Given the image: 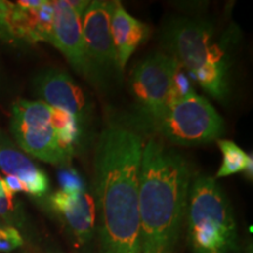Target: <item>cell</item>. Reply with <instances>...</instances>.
Instances as JSON below:
<instances>
[{
    "label": "cell",
    "instance_id": "cell-11",
    "mask_svg": "<svg viewBox=\"0 0 253 253\" xmlns=\"http://www.w3.org/2000/svg\"><path fill=\"white\" fill-rule=\"evenodd\" d=\"M49 207L66 224L79 244H87L93 238L96 210L94 197L87 191L67 194L58 190L49 196Z\"/></svg>",
    "mask_w": 253,
    "mask_h": 253
},
{
    "label": "cell",
    "instance_id": "cell-17",
    "mask_svg": "<svg viewBox=\"0 0 253 253\" xmlns=\"http://www.w3.org/2000/svg\"><path fill=\"white\" fill-rule=\"evenodd\" d=\"M23 244V237L14 226H0V252H11Z\"/></svg>",
    "mask_w": 253,
    "mask_h": 253
},
{
    "label": "cell",
    "instance_id": "cell-2",
    "mask_svg": "<svg viewBox=\"0 0 253 253\" xmlns=\"http://www.w3.org/2000/svg\"><path fill=\"white\" fill-rule=\"evenodd\" d=\"M191 168L178 151L149 138L138 184L141 253H175L186 216Z\"/></svg>",
    "mask_w": 253,
    "mask_h": 253
},
{
    "label": "cell",
    "instance_id": "cell-10",
    "mask_svg": "<svg viewBox=\"0 0 253 253\" xmlns=\"http://www.w3.org/2000/svg\"><path fill=\"white\" fill-rule=\"evenodd\" d=\"M54 18L52 26V42L65 56L79 75L91 81L88 66L86 47L82 34L81 17L69 4V0L53 1Z\"/></svg>",
    "mask_w": 253,
    "mask_h": 253
},
{
    "label": "cell",
    "instance_id": "cell-13",
    "mask_svg": "<svg viewBox=\"0 0 253 253\" xmlns=\"http://www.w3.org/2000/svg\"><path fill=\"white\" fill-rule=\"evenodd\" d=\"M110 32L116 72L122 74L132 53L149 37V27L129 14L121 2L115 1L110 15Z\"/></svg>",
    "mask_w": 253,
    "mask_h": 253
},
{
    "label": "cell",
    "instance_id": "cell-9",
    "mask_svg": "<svg viewBox=\"0 0 253 253\" xmlns=\"http://www.w3.org/2000/svg\"><path fill=\"white\" fill-rule=\"evenodd\" d=\"M33 90L41 102L73 116L84 128L89 125L91 108L84 91L67 72L56 67L40 71L33 78Z\"/></svg>",
    "mask_w": 253,
    "mask_h": 253
},
{
    "label": "cell",
    "instance_id": "cell-12",
    "mask_svg": "<svg viewBox=\"0 0 253 253\" xmlns=\"http://www.w3.org/2000/svg\"><path fill=\"white\" fill-rule=\"evenodd\" d=\"M0 170L6 176L17 177L25 184L26 194L42 197L49 190L46 172L37 166L27 154L0 129Z\"/></svg>",
    "mask_w": 253,
    "mask_h": 253
},
{
    "label": "cell",
    "instance_id": "cell-6",
    "mask_svg": "<svg viewBox=\"0 0 253 253\" xmlns=\"http://www.w3.org/2000/svg\"><path fill=\"white\" fill-rule=\"evenodd\" d=\"M151 126L169 143L181 147L210 143L225 132L221 116L207 99L196 93L172 102Z\"/></svg>",
    "mask_w": 253,
    "mask_h": 253
},
{
    "label": "cell",
    "instance_id": "cell-5",
    "mask_svg": "<svg viewBox=\"0 0 253 253\" xmlns=\"http://www.w3.org/2000/svg\"><path fill=\"white\" fill-rule=\"evenodd\" d=\"M53 115L54 109L41 101L17 100L12 104V136L25 154L45 163L71 167L73 156L61 145Z\"/></svg>",
    "mask_w": 253,
    "mask_h": 253
},
{
    "label": "cell",
    "instance_id": "cell-7",
    "mask_svg": "<svg viewBox=\"0 0 253 253\" xmlns=\"http://www.w3.org/2000/svg\"><path fill=\"white\" fill-rule=\"evenodd\" d=\"M177 65L172 56L156 52L132 68L129 88L137 108L148 122L157 121L172 103V81Z\"/></svg>",
    "mask_w": 253,
    "mask_h": 253
},
{
    "label": "cell",
    "instance_id": "cell-3",
    "mask_svg": "<svg viewBox=\"0 0 253 253\" xmlns=\"http://www.w3.org/2000/svg\"><path fill=\"white\" fill-rule=\"evenodd\" d=\"M164 53L172 56L202 89L214 100L229 94V63L225 52L214 41L212 24L202 18L177 17L162 33Z\"/></svg>",
    "mask_w": 253,
    "mask_h": 253
},
{
    "label": "cell",
    "instance_id": "cell-14",
    "mask_svg": "<svg viewBox=\"0 0 253 253\" xmlns=\"http://www.w3.org/2000/svg\"><path fill=\"white\" fill-rule=\"evenodd\" d=\"M218 147L223 154V163L216 177H229L239 172H245L252 179V156L246 154L239 145L230 140H217Z\"/></svg>",
    "mask_w": 253,
    "mask_h": 253
},
{
    "label": "cell",
    "instance_id": "cell-8",
    "mask_svg": "<svg viewBox=\"0 0 253 253\" xmlns=\"http://www.w3.org/2000/svg\"><path fill=\"white\" fill-rule=\"evenodd\" d=\"M115 1H90L81 17L82 34L91 82L106 84L116 72L115 52L110 32V15ZM118 73V72H116Z\"/></svg>",
    "mask_w": 253,
    "mask_h": 253
},
{
    "label": "cell",
    "instance_id": "cell-19",
    "mask_svg": "<svg viewBox=\"0 0 253 253\" xmlns=\"http://www.w3.org/2000/svg\"><path fill=\"white\" fill-rule=\"evenodd\" d=\"M246 253H252V248H251V246H250V248L246 250Z\"/></svg>",
    "mask_w": 253,
    "mask_h": 253
},
{
    "label": "cell",
    "instance_id": "cell-15",
    "mask_svg": "<svg viewBox=\"0 0 253 253\" xmlns=\"http://www.w3.org/2000/svg\"><path fill=\"white\" fill-rule=\"evenodd\" d=\"M11 7L12 2L0 0V40L6 45L19 48V47H24V45L15 36L12 28L11 20H9Z\"/></svg>",
    "mask_w": 253,
    "mask_h": 253
},
{
    "label": "cell",
    "instance_id": "cell-16",
    "mask_svg": "<svg viewBox=\"0 0 253 253\" xmlns=\"http://www.w3.org/2000/svg\"><path fill=\"white\" fill-rule=\"evenodd\" d=\"M60 190L67 194H77V192L86 191L84 179L77 170L71 167L62 168L58 173Z\"/></svg>",
    "mask_w": 253,
    "mask_h": 253
},
{
    "label": "cell",
    "instance_id": "cell-18",
    "mask_svg": "<svg viewBox=\"0 0 253 253\" xmlns=\"http://www.w3.org/2000/svg\"><path fill=\"white\" fill-rule=\"evenodd\" d=\"M5 184L7 186L9 191L12 194H18V192H25L26 194V188H25V184L20 179H18L17 177H12V176H6L4 178Z\"/></svg>",
    "mask_w": 253,
    "mask_h": 253
},
{
    "label": "cell",
    "instance_id": "cell-1",
    "mask_svg": "<svg viewBox=\"0 0 253 253\" xmlns=\"http://www.w3.org/2000/svg\"><path fill=\"white\" fill-rule=\"evenodd\" d=\"M143 138L110 125L95 148L94 203L102 253H141L138 184Z\"/></svg>",
    "mask_w": 253,
    "mask_h": 253
},
{
    "label": "cell",
    "instance_id": "cell-4",
    "mask_svg": "<svg viewBox=\"0 0 253 253\" xmlns=\"http://www.w3.org/2000/svg\"><path fill=\"white\" fill-rule=\"evenodd\" d=\"M186 224L192 253H239L232 205L213 177L197 176L191 182Z\"/></svg>",
    "mask_w": 253,
    "mask_h": 253
}]
</instances>
